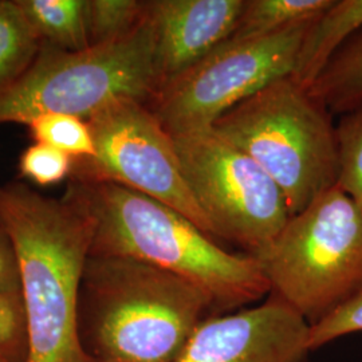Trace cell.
<instances>
[{"instance_id": "cell-1", "label": "cell", "mask_w": 362, "mask_h": 362, "mask_svg": "<svg viewBox=\"0 0 362 362\" xmlns=\"http://www.w3.org/2000/svg\"><path fill=\"white\" fill-rule=\"evenodd\" d=\"M65 196L90 218V257L134 259L172 272L202 288L216 314L270 294L254 257L227 251L155 199L115 182L77 179H69Z\"/></svg>"}, {"instance_id": "cell-2", "label": "cell", "mask_w": 362, "mask_h": 362, "mask_svg": "<svg viewBox=\"0 0 362 362\" xmlns=\"http://www.w3.org/2000/svg\"><path fill=\"white\" fill-rule=\"evenodd\" d=\"M0 224L13 242L26 310V362H95L78 336V298L93 224L67 196L23 182L0 187Z\"/></svg>"}, {"instance_id": "cell-3", "label": "cell", "mask_w": 362, "mask_h": 362, "mask_svg": "<svg viewBox=\"0 0 362 362\" xmlns=\"http://www.w3.org/2000/svg\"><path fill=\"white\" fill-rule=\"evenodd\" d=\"M211 315V298L172 272L129 258L86 262L78 336L95 362H176Z\"/></svg>"}, {"instance_id": "cell-4", "label": "cell", "mask_w": 362, "mask_h": 362, "mask_svg": "<svg viewBox=\"0 0 362 362\" xmlns=\"http://www.w3.org/2000/svg\"><path fill=\"white\" fill-rule=\"evenodd\" d=\"M163 85L149 13L130 34L85 50L43 43L13 86L0 93V124L28 125L43 115L88 121L119 100L149 104Z\"/></svg>"}, {"instance_id": "cell-5", "label": "cell", "mask_w": 362, "mask_h": 362, "mask_svg": "<svg viewBox=\"0 0 362 362\" xmlns=\"http://www.w3.org/2000/svg\"><path fill=\"white\" fill-rule=\"evenodd\" d=\"M212 129L276 182L291 216L337 185L333 115L291 76L274 81L233 106Z\"/></svg>"}, {"instance_id": "cell-6", "label": "cell", "mask_w": 362, "mask_h": 362, "mask_svg": "<svg viewBox=\"0 0 362 362\" xmlns=\"http://www.w3.org/2000/svg\"><path fill=\"white\" fill-rule=\"evenodd\" d=\"M254 258L270 294L315 325L362 291V208L334 185Z\"/></svg>"}, {"instance_id": "cell-7", "label": "cell", "mask_w": 362, "mask_h": 362, "mask_svg": "<svg viewBox=\"0 0 362 362\" xmlns=\"http://www.w3.org/2000/svg\"><path fill=\"white\" fill-rule=\"evenodd\" d=\"M172 139L212 236L231 242L251 257L269 246L291 216L276 182L212 128Z\"/></svg>"}, {"instance_id": "cell-8", "label": "cell", "mask_w": 362, "mask_h": 362, "mask_svg": "<svg viewBox=\"0 0 362 362\" xmlns=\"http://www.w3.org/2000/svg\"><path fill=\"white\" fill-rule=\"evenodd\" d=\"M309 25L262 38L226 40L164 82L148 107L172 137L212 128L233 106L291 76Z\"/></svg>"}, {"instance_id": "cell-9", "label": "cell", "mask_w": 362, "mask_h": 362, "mask_svg": "<svg viewBox=\"0 0 362 362\" xmlns=\"http://www.w3.org/2000/svg\"><path fill=\"white\" fill-rule=\"evenodd\" d=\"M86 122L95 155L74 160L70 179L107 181L133 189L173 208L212 236L184 177L173 139L148 105L119 100Z\"/></svg>"}, {"instance_id": "cell-10", "label": "cell", "mask_w": 362, "mask_h": 362, "mask_svg": "<svg viewBox=\"0 0 362 362\" xmlns=\"http://www.w3.org/2000/svg\"><path fill=\"white\" fill-rule=\"evenodd\" d=\"M309 334L310 325L270 294L255 308L208 317L176 362H303Z\"/></svg>"}, {"instance_id": "cell-11", "label": "cell", "mask_w": 362, "mask_h": 362, "mask_svg": "<svg viewBox=\"0 0 362 362\" xmlns=\"http://www.w3.org/2000/svg\"><path fill=\"white\" fill-rule=\"evenodd\" d=\"M246 0H149L163 83L231 37ZM163 86V85H161Z\"/></svg>"}, {"instance_id": "cell-12", "label": "cell", "mask_w": 362, "mask_h": 362, "mask_svg": "<svg viewBox=\"0 0 362 362\" xmlns=\"http://www.w3.org/2000/svg\"><path fill=\"white\" fill-rule=\"evenodd\" d=\"M362 30V0H333L306 28L291 78L306 89L350 38Z\"/></svg>"}, {"instance_id": "cell-13", "label": "cell", "mask_w": 362, "mask_h": 362, "mask_svg": "<svg viewBox=\"0 0 362 362\" xmlns=\"http://www.w3.org/2000/svg\"><path fill=\"white\" fill-rule=\"evenodd\" d=\"M43 43L79 52L90 47L86 0H16Z\"/></svg>"}, {"instance_id": "cell-14", "label": "cell", "mask_w": 362, "mask_h": 362, "mask_svg": "<svg viewBox=\"0 0 362 362\" xmlns=\"http://www.w3.org/2000/svg\"><path fill=\"white\" fill-rule=\"evenodd\" d=\"M309 91L333 116L362 104V30L337 52Z\"/></svg>"}, {"instance_id": "cell-15", "label": "cell", "mask_w": 362, "mask_h": 362, "mask_svg": "<svg viewBox=\"0 0 362 362\" xmlns=\"http://www.w3.org/2000/svg\"><path fill=\"white\" fill-rule=\"evenodd\" d=\"M333 0H246L228 39L269 37L311 23ZM227 39V40H228Z\"/></svg>"}, {"instance_id": "cell-16", "label": "cell", "mask_w": 362, "mask_h": 362, "mask_svg": "<svg viewBox=\"0 0 362 362\" xmlns=\"http://www.w3.org/2000/svg\"><path fill=\"white\" fill-rule=\"evenodd\" d=\"M42 46L16 0H0V93L22 77Z\"/></svg>"}, {"instance_id": "cell-17", "label": "cell", "mask_w": 362, "mask_h": 362, "mask_svg": "<svg viewBox=\"0 0 362 362\" xmlns=\"http://www.w3.org/2000/svg\"><path fill=\"white\" fill-rule=\"evenodd\" d=\"M148 1L86 0V25L90 46L122 38L143 23Z\"/></svg>"}, {"instance_id": "cell-18", "label": "cell", "mask_w": 362, "mask_h": 362, "mask_svg": "<svg viewBox=\"0 0 362 362\" xmlns=\"http://www.w3.org/2000/svg\"><path fill=\"white\" fill-rule=\"evenodd\" d=\"M34 143L55 148L74 160L91 158L95 155L89 124L70 115H43L28 125Z\"/></svg>"}, {"instance_id": "cell-19", "label": "cell", "mask_w": 362, "mask_h": 362, "mask_svg": "<svg viewBox=\"0 0 362 362\" xmlns=\"http://www.w3.org/2000/svg\"><path fill=\"white\" fill-rule=\"evenodd\" d=\"M337 185L362 208V104L342 115L336 125Z\"/></svg>"}, {"instance_id": "cell-20", "label": "cell", "mask_w": 362, "mask_h": 362, "mask_svg": "<svg viewBox=\"0 0 362 362\" xmlns=\"http://www.w3.org/2000/svg\"><path fill=\"white\" fill-rule=\"evenodd\" d=\"M28 330L22 294L0 291V358L26 362Z\"/></svg>"}, {"instance_id": "cell-21", "label": "cell", "mask_w": 362, "mask_h": 362, "mask_svg": "<svg viewBox=\"0 0 362 362\" xmlns=\"http://www.w3.org/2000/svg\"><path fill=\"white\" fill-rule=\"evenodd\" d=\"M74 158L45 144L34 143L19 157L22 177L40 187L54 185L70 179Z\"/></svg>"}, {"instance_id": "cell-22", "label": "cell", "mask_w": 362, "mask_h": 362, "mask_svg": "<svg viewBox=\"0 0 362 362\" xmlns=\"http://www.w3.org/2000/svg\"><path fill=\"white\" fill-rule=\"evenodd\" d=\"M362 332V291L324 320L310 326L309 348L320 349L338 338Z\"/></svg>"}, {"instance_id": "cell-23", "label": "cell", "mask_w": 362, "mask_h": 362, "mask_svg": "<svg viewBox=\"0 0 362 362\" xmlns=\"http://www.w3.org/2000/svg\"><path fill=\"white\" fill-rule=\"evenodd\" d=\"M0 291L22 294L21 275L13 242L0 224Z\"/></svg>"}, {"instance_id": "cell-24", "label": "cell", "mask_w": 362, "mask_h": 362, "mask_svg": "<svg viewBox=\"0 0 362 362\" xmlns=\"http://www.w3.org/2000/svg\"><path fill=\"white\" fill-rule=\"evenodd\" d=\"M0 362H6V361H4V360H1V358H0Z\"/></svg>"}]
</instances>
